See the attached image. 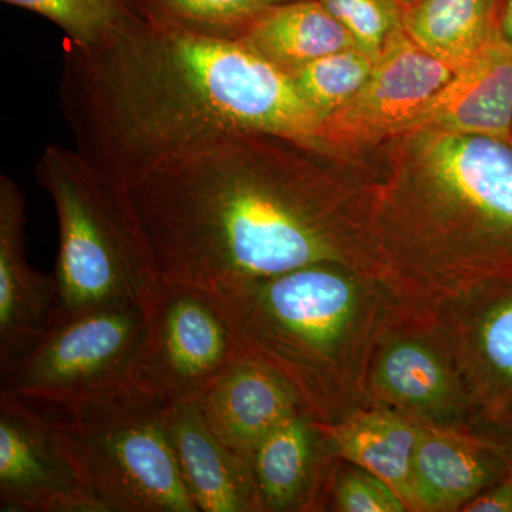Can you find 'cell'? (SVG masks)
Listing matches in <instances>:
<instances>
[{
	"mask_svg": "<svg viewBox=\"0 0 512 512\" xmlns=\"http://www.w3.org/2000/svg\"><path fill=\"white\" fill-rule=\"evenodd\" d=\"M340 25L348 30L357 49L377 59L387 40L403 28L399 0H320Z\"/></svg>",
	"mask_w": 512,
	"mask_h": 512,
	"instance_id": "cell-26",
	"label": "cell"
},
{
	"mask_svg": "<svg viewBox=\"0 0 512 512\" xmlns=\"http://www.w3.org/2000/svg\"><path fill=\"white\" fill-rule=\"evenodd\" d=\"M466 397V429L512 454V279H493L429 313Z\"/></svg>",
	"mask_w": 512,
	"mask_h": 512,
	"instance_id": "cell-8",
	"label": "cell"
},
{
	"mask_svg": "<svg viewBox=\"0 0 512 512\" xmlns=\"http://www.w3.org/2000/svg\"><path fill=\"white\" fill-rule=\"evenodd\" d=\"M238 42L288 76L320 57L356 47L348 30L320 0L272 6L248 26Z\"/></svg>",
	"mask_w": 512,
	"mask_h": 512,
	"instance_id": "cell-20",
	"label": "cell"
},
{
	"mask_svg": "<svg viewBox=\"0 0 512 512\" xmlns=\"http://www.w3.org/2000/svg\"><path fill=\"white\" fill-rule=\"evenodd\" d=\"M165 430L198 512H265L251 463L215 436L197 400L168 404Z\"/></svg>",
	"mask_w": 512,
	"mask_h": 512,
	"instance_id": "cell-15",
	"label": "cell"
},
{
	"mask_svg": "<svg viewBox=\"0 0 512 512\" xmlns=\"http://www.w3.org/2000/svg\"><path fill=\"white\" fill-rule=\"evenodd\" d=\"M373 66L375 59L357 47H349L320 57L289 77L322 124L362 89Z\"/></svg>",
	"mask_w": 512,
	"mask_h": 512,
	"instance_id": "cell-24",
	"label": "cell"
},
{
	"mask_svg": "<svg viewBox=\"0 0 512 512\" xmlns=\"http://www.w3.org/2000/svg\"><path fill=\"white\" fill-rule=\"evenodd\" d=\"M510 456L471 431L421 424L413 461L414 512L463 511L500 480Z\"/></svg>",
	"mask_w": 512,
	"mask_h": 512,
	"instance_id": "cell-16",
	"label": "cell"
},
{
	"mask_svg": "<svg viewBox=\"0 0 512 512\" xmlns=\"http://www.w3.org/2000/svg\"><path fill=\"white\" fill-rule=\"evenodd\" d=\"M131 386L165 403L197 400L239 355L210 293L160 278L143 301Z\"/></svg>",
	"mask_w": 512,
	"mask_h": 512,
	"instance_id": "cell-9",
	"label": "cell"
},
{
	"mask_svg": "<svg viewBox=\"0 0 512 512\" xmlns=\"http://www.w3.org/2000/svg\"><path fill=\"white\" fill-rule=\"evenodd\" d=\"M498 32L505 42L512 45V0H503L498 15Z\"/></svg>",
	"mask_w": 512,
	"mask_h": 512,
	"instance_id": "cell-28",
	"label": "cell"
},
{
	"mask_svg": "<svg viewBox=\"0 0 512 512\" xmlns=\"http://www.w3.org/2000/svg\"><path fill=\"white\" fill-rule=\"evenodd\" d=\"M26 197L0 175V370L9 372L39 345L57 311L53 275L29 264L25 249Z\"/></svg>",
	"mask_w": 512,
	"mask_h": 512,
	"instance_id": "cell-13",
	"label": "cell"
},
{
	"mask_svg": "<svg viewBox=\"0 0 512 512\" xmlns=\"http://www.w3.org/2000/svg\"><path fill=\"white\" fill-rule=\"evenodd\" d=\"M35 177L59 224L55 320L100 306L143 303L161 276L130 188L74 148L56 144L43 150Z\"/></svg>",
	"mask_w": 512,
	"mask_h": 512,
	"instance_id": "cell-5",
	"label": "cell"
},
{
	"mask_svg": "<svg viewBox=\"0 0 512 512\" xmlns=\"http://www.w3.org/2000/svg\"><path fill=\"white\" fill-rule=\"evenodd\" d=\"M208 293L238 352L281 376L313 420L369 406L370 360L397 305L382 278L323 262Z\"/></svg>",
	"mask_w": 512,
	"mask_h": 512,
	"instance_id": "cell-4",
	"label": "cell"
},
{
	"mask_svg": "<svg viewBox=\"0 0 512 512\" xmlns=\"http://www.w3.org/2000/svg\"><path fill=\"white\" fill-rule=\"evenodd\" d=\"M399 2L402 3L404 8V6L413 5V3L419 2V0H399Z\"/></svg>",
	"mask_w": 512,
	"mask_h": 512,
	"instance_id": "cell-29",
	"label": "cell"
},
{
	"mask_svg": "<svg viewBox=\"0 0 512 512\" xmlns=\"http://www.w3.org/2000/svg\"><path fill=\"white\" fill-rule=\"evenodd\" d=\"M59 100L74 150L127 187L241 133L319 144L288 74L238 40L144 18L103 45L66 43Z\"/></svg>",
	"mask_w": 512,
	"mask_h": 512,
	"instance_id": "cell-2",
	"label": "cell"
},
{
	"mask_svg": "<svg viewBox=\"0 0 512 512\" xmlns=\"http://www.w3.org/2000/svg\"><path fill=\"white\" fill-rule=\"evenodd\" d=\"M498 138L512 144V45L498 36L481 55L454 72L407 133Z\"/></svg>",
	"mask_w": 512,
	"mask_h": 512,
	"instance_id": "cell-17",
	"label": "cell"
},
{
	"mask_svg": "<svg viewBox=\"0 0 512 512\" xmlns=\"http://www.w3.org/2000/svg\"><path fill=\"white\" fill-rule=\"evenodd\" d=\"M128 188L165 281L208 292L323 262L383 279L355 156L241 133Z\"/></svg>",
	"mask_w": 512,
	"mask_h": 512,
	"instance_id": "cell-1",
	"label": "cell"
},
{
	"mask_svg": "<svg viewBox=\"0 0 512 512\" xmlns=\"http://www.w3.org/2000/svg\"><path fill=\"white\" fill-rule=\"evenodd\" d=\"M503 0H419L403 8L406 35L434 59L461 69L500 36Z\"/></svg>",
	"mask_w": 512,
	"mask_h": 512,
	"instance_id": "cell-21",
	"label": "cell"
},
{
	"mask_svg": "<svg viewBox=\"0 0 512 512\" xmlns=\"http://www.w3.org/2000/svg\"><path fill=\"white\" fill-rule=\"evenodd\" d=\"M148 22L211 39L238 40L265 10L291 0H131Z\"/></svg>",
	"mask_w": 512,
	"mask_h": 512,
	"instance_id": "cell-22",
	"label": "cell"
},
{
	"mask_svg": "<svg viewBox=\"0 0 512 512\" xmlns=\"http://www.w3.org/2000/svg\"><path fill=\"white\" fill-rule=\"evenodd\" d=\"M332 453L392 485L414 512L413 461L421 424L386 407H360L336 423L316 421Z\"/></svg>",
	"mask_w": 512,
	"mask_h": 512,
	"instance_id": "cell-19",
	"label": "cell"
},
{
	"mask_svg": "<svg viewBox=\"0 0 512 512\" xmlns=\"http://www.w3.org/2000/svg\"><path fill=\"white\" fill-rule=\"evenodd\" d=\"M143 329V303L100 306L57 319L32 352L3 373L0 394L64 404L131 386Z\"/></svg>",
	"mask_w": 512,
	"mask_h": 512,
	"instance_id": "cell-7",
	"label": "cell"
},
{
	"mask_svg": "<svg viewBox=\"0 0 512 512\" xmlns=\"http://www.w3.org/2000/svg\"><path fill=\"white\" fill-rule=\"evenodd\" d=\"M464 512H512V454L497 483L464 507Z\"/></svg>",
	"mask_w": 512,
	"mask_h": 512,
	"instance_id": "cell-27",
	"label": "cell"
},
{
	"mask_svg": "<svg viewBox=\"0 0 512 512\" xmlns=\"http://www.w3.org/2000/svg\"><path fill=\"white\" fill-rule=\"evenodd\" d=\"M454 72L396 30L362 89L320 124V146L353 156L407 133Z\"/></svg>",
	"mask_w": 512,
	"mask_h": 512,
	"instance_id": "cell-11",
	"label": "cell"
},
{
	"mask_svg": "<svg viewBox=\"0 0 512 512\" xmlns=\"http://www.w3.org/2000/svg\"><path fill=\"white\" fill-rule=\"evenodd\" d=\"M322 511L410 512L392 485L338 456L326 480Z\"/></svg>",
	"mask_w": 512,
	"mask_h": 512,
	"instance_id": "cell-25",
	"label": "cell"
},
{
	"mask_svg": "<svg viewBox=\"0 0 512 512\" xmlns=\"http://www.w3.org/2000/svg\"><path fill=\"white\" fill-rule=\"evenodd\" d=\"M37 13L66 35V43L92 47L109 42L136 25L143 16L131 0H2Z\"/></svg>",
	"mask_w": 512,
	"mask_h": 512,
	"instance_id": "cell-23",
	"label": "cell"
},
{
	"mask_svg": "<svg viewBox=\"0 0 512 512\" xmlns=\"http://www.w3.org/2000/svg\"><path fill=\"white\" fill-rule=\"evenodd\" d=\"M367 404L429 426L466 429L467 404L456 367L429 316L397 303L373 350Z\"/></svg>",
	"mask_w": 512,
	"mask_h": 512,
	"instance_id": "cell-10",
	"label": "cell"
},
{
	"mask_svg": "<svg viewBox=\"0 0 512 512\" xmlns=\"http://www.w3.org/2000/svg\"><path fill=\"white\" fill-rule=\"evenodd\" d=\"M373 191L383 281L414 315L512 279V144L414 130L356 154Z\"/></svg>",
	"mask_w": 512,
	"mask_h": 512,
	"instance_id": "cell-3",
	"label": "cell"
},
{
	"mask_svg": "<svg viewBox=\"0 0 512 512\" xmlns=\"http://www.w3.org/2000/svg\"><path fill=\"white\" fill-rule=\"evenodd\" d=\"M197 403L215 436L248 461L272 430L303 412L281 376L241 353L208 384Z\"/></svg>",
	"mask_w": 512,
	"mask_h": 512,
	"instance_id": "cell-14",
	"label": "cell"
},
{
	"mask_svg": "<svg viewBox=\"0 0 512 512\" xmlns=\"http://www.w3.org/2000/svg\"><path fill=\"white\" fill-rule=\"evenodd\" d=\"M25 403L52 430L94 512H198L165 430L170 403L133 386L74 403Z\"/></svg>",
	"mask_w": 512,
	"mask_h": 512,
	"instance_id": "cell-6",
	"label": "cell"
},
{
	"mask_svg": "<svg viewBox=\"0 0 512 512\" xmlns=\"http://www.w3.org/2000/svg\"><path fill=\"white\" fill-rule=\"evenodd\" d=\"M335 454L309 414H293L265 437L251 467L265 512L322 511Z\"/></svg>",
	"mask_w": 512,
	"mask_h": 512,
	"instance_id": "cell-18",
	"label": "cell"
},
{
	"mask_svg": "<svg viewBox=\"0 0 512 512\" xmlns=\"http://www.w3.org/2000/svg\"><path fill=\"white\" fill-rule=\"evenodd\" d=\"M0 510L94 512L45 420L8 394H0Z\"/></svg>",
	"mask_w": 512,
	"mask_h": 512,
	"instance_id": "cell-12",
	"label": "cell"
}]
</instances>
